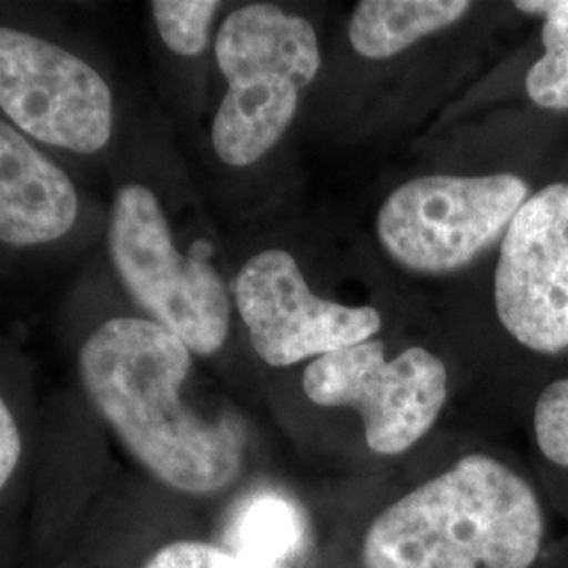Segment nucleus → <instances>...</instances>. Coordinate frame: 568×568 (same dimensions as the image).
<instances>
[{"instance_id": "7", "label": "nucleus", "mask_w": 568, "mask_h": 568, "mask_svg": "<svg viewBox=\"0 0 568 568\" xmlns=\"http://www.w3.org/2000/svg\"><path fill=\"white\" fill-rule=\"evenodd\" d=\"M304 392L314 405L356 408L368 448L377 455H400L440 417L447 403V366L417 345L387 361L386 345L368 339L312 361Z\"/></svg>"}, {"instance_id": "13", "label": "nucleus", "mask_w": 568, "mask_h": 568, "mask_svg": "<svg viewBox=\"0 0 568 568\" xmlns=\"http://www.w3.org/2000/svg\"><path fill=\"white\" fill-rule=\"evenodd\" d=\"M34 464V424L20 387L0 366V537L16 527Z\"/></svg>"}, {"instance_id": "9", "label": "nucleus", "mask_w": 568, "mask_h": 568, "mask_svg": "<svg viewBox=\"0 0 568 568\" xmlns=\"http://www.w3.org/2000/svg\"><path fill=\"white\" fill-rule=\"evenodd\" d=\"M495 307L532 352L568 349V183L530 194L501 239Z\"/></svg>"}, {"instance_id": "15", "label": "nucleus", "mask_w": 568, "mask_h": 568, "mask_svg": "<svg viewBox=\"0 0 568 568\" xmlns=\"http://www.w3.org/2000/svg\"><path fill=\"white\" fill-rule=\"evenodd\" d=\"M222 9L217 0H154L150 16L164 47L180 58H199Z\"/></svg>"}, {"instance_id": "6", "label": "nucleus", "mask_w": 568, "mask_h": 568, "mask_svg": "<svg viewBox=\"0 0 568 568\" xmlns=\"http://www.w3.org/2000/svg\"><path fill=\"white\" fill-rule=\"evenodd\" d=\"M528 196V183L511 173L417 178L382 204L377 239L410 272L450 274L501 241Z\"/></svg>"}, {"instance_id": "5", "label": "nucleus", "mask_w": 568, "mask_h": 568, "mask_svg": "<svg viewBox=\"0 0 568 568\" xmlns=\"http://www.w3.org/2000/svg\"><path fill=\"white\" fill-rule=\"evenodd\" d=\"M0 116L44 150L95 159L116 138L119 98L70 44L0 21Z\"/></svg>"}, {"instance_id": "8", "label": "nucleus", "mask_w": 568, "mask_h": 568, "mask_svg": "<svg viewBox=\"0 0 568 568\" xmlns=\"http://www.w3.org/2000/svg\"><path fill=\"white\" fill-rule=\"evenodd\" d=\"M230 295L253 352L274 368L363 344L382 328L375 307H352L312 293L297 260L284 248L248 257L232 278Z\"/></svg>"}, {"instance_id": "3", "label": "nucleus", "mask_w": 568, "mask_h": 568, "mask_svg": "<svg viewBox=\"0 0 568 568\" xmlns=\"http://www.w3.org/2000/svg\"><path fill=\"white\" fill-rule=\"evenodd\" d=\"M105 251L138 314L163 326L194 356L217 354L232 326L230 284L206 243L183 248L163 199L148 183L122 182L110 201Z\"/></svg>"}, {"instance_id": "1", "label": "nucleus", "mask_w": 568, "mask_h": 568, "mask_svg": "<svg viewBox=\"0 0 568 568\" xmlns=\"http://www.w3.org/2000/svg\"><path fill=\"white\" fill-rule=\"evenodd\" d=\"M74 368L84 400L156 483L209 497L239 480L244 426L190 400L194 354L180 337L138 312L112 314L84 333Z\"/></svg>"}, {"instance_id": "10", "label": "nucleus", "mask_w": 568, "mask_h": 568, "mask_svg": "<svg viewBox=\"0 0 568 568\" xmlns=\"http://www.w3.org/2000/svg\"><path fill=\"white\" fill-rule=\"evenodd\" d=\"M82 213L81 187L68 169L0 116V246H58L79 230Z\"/></svg>"}, {"instance_id": "2", "label": "nucleus", "mask_w": 568, "mask_h": 568, "mask_svg": "<svg viewBox=\"0 0 568 568\" xmlns=\"http://www.w3.org/2000/svg\"><path fill=\"white\" fill-rule=\"evenodd\" d=\"M546 535L544 509L525 478L467 455L413 488L366 530V568H530Z\"/></svg>"}, {"instance_id": "14", "label": "nucleus", "mask_w": 568, "mask_h": 568, "mask_svg": "<svg viewBox=\"0 0 568 568\" xmlns=\"http://www.w3.org/2000/svg\"><path fill=\"white\" fill-rule=\"evenodd\" d=\"M516 9L541 16L544 55L527 72V93L546 110H568V0H520Z\"/></svg>"}, {"instance_id": "16", "label": "nucleus", "mask_w": 568, "mask_h": 568, "mask_svg": "<svg viewBox=\"0 0 568 568\" xmlns=\"http://www.w3.org/2000/svg\"><path fill=\"white\" fill-rule=\"evenodd\" d=\"M535 438L546 459L568 469V377L549 384L537 398Z\"/></svg>"}, {"instance_id": "12", "label": "nucleus", "mask_w": 568, "mask_h": 568, "mask_svg": "<svg viewBox=\"0 0 568 568\" xmlns=\"http://www.w3.org/2000/svg\"><path fill=\"white\" fill-rule=\"evenodd\" d=\"M467 0H363L349 18V42L368 60H387L410 44L457 23Z\"/></svg>"}, {"instance_id": "17", "label": "nucleus", "mask_w": 568, "mask_h": 568, "mask_svg": "<svg viewBox=\"0 0 568 568\" xmlns=\"http://www.w3.org/2000/svg\"><path fill=\"white\" fill-rule=\"evenodd\" d=\"M140 568H244L222 544L204 539H173L152 549Z\"/></svg>"}, {"instance_id": "11", "label": "nucleus", "mask_w": 568, "mask_h": 568, "mask_svg": "<svg viewBox=\"0 0 568 568\" xmlns=\"http://www.w3.org/2000/svg\"><path fill=\"white\" fill-rule=\"evenodd\" d=\"M222 546L244 568L293 567L305 548L304 514L281 493H251L232 509Z\"/></svg>"}, {"instance_id": "4", "label": "nucleus", "mask_w": 568, "mask_h": 568, "mask_svg": "<svg viewBox=\"0 0 568 568\" xmlns=\"http://www.w3.org/2000/svg\"><path fill=\"white\" fill-rule=\"evenodd\" d=\"M213 51L225 93L211 145L222 163L244 169L262 161L295 119L302 91L321 70L318 37L302 16L251 2L225 16Z\"/></svg>"}]
</instances>
